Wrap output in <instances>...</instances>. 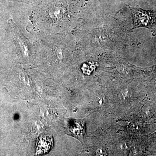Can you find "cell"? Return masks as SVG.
Instances as JSON below:
<instances>
[{
	"mask_svg": "<svg viewBox=\"0 0 156 156\" xmlns=\"http://www.w3.org/2000/svg\"><path fill=\"white\" fill-rule=\"evenodd\" d=\"M95 68V65L90 62V63H84L82 66L81 69L85 74L89 75L93 71Z\"/></svg>",
	"mask_w": 156,
	"mask_h": 156,
	"instance_id": "cell-5",
	"label": "cell"
},
{
	"mask_svg": "<svg viewBox=\"0 0 156 156\" xmlns=\"http://www.w3.org/2000/svg\"><path fill=\"white\" fill-rule=\"evenodd\" d=\"M53 145V139L49 135H43L39 137L37 145L36 155H40L47 153Z\"/></svg>",
	"mask_w": 156,
	"mask_h": 156,
	"instance_id": "cell-4",
	"label": "cell"
},
{
	"mask_svg": "<svg viewBox=\"0 0 156 156\" xmlns=\"http://www.w3.org/2000/svg\"><path fill=\"white\" fill-rule=\"evenodd\" d=\"M133 18V28L148 27L156 21V12L130 8Z\"/></svg>",
	"mask_w": 156,
	"mask_h": 156,
	"instance_id": "cell-2",
	"label": "cell"
},
{
	"mask_svg": "<svg viewBox=\"0 0 156 156\" xmlns=\"http://www.w3.org/2000/svg\"><path fill=\"white\" fill-rule=\"evenodd\" d=\"M11 24L12 34L17 50L23 58H29L34 55V45L23 35L18 27L12 21Z\"/></svg>",
	"mask_w": 156,
	"mask_h": 156,
	"instance_id": "cell-1",
	"label": "cell"
},
{
	"mask_svg": "<svg viewBox=\"0 0 156 156\" xmlns=\"http://www.w3.org/2000/svg\"><path fill=\"white\" fill-rule=\"evenodd\" d=\"M84 124L85 123L83 120H71L66 130L70 135L83 141L85 134Z\"/></svg>",
	"mask_w": 156,
	"mask_h": 156,
	"instance_id": "cell-3",
	"label": "cell"
}]
</instances>
